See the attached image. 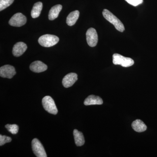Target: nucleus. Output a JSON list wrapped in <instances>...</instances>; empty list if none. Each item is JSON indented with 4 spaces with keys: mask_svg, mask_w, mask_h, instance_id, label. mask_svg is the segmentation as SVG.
<instances>
[{
    "mask_svg": "<svg viewBox=\"0 0 157 157\" xmlns=\"http://www.w3.org/2000/svg\"><path fill=\"white\" fill-rule=\"evenodd\" d=\"M133 129L137 132H142L146 131L147 126L145 124L140 120L137 119L134 121L132 123Z\"/></svg>",
    "mask_w": 157,
    "mask_h": 157,
    "instance_id": "ddd939ff",
    "label": "nucleus"
},
{
    "mask_svg": "<svg viewBox=\"0 0 157 157\" xmlns=\"http://www.w3.org/2000/svg\"><path fill=\"white\" fill-rule=\"evenodd\" d=\"M59 40V38L56 36L46 34L41 36L39 38L38 42L43 47H50L57 44Z\"/></svg>",
    "mask_w": 157,
    "mask_h": 157,
    "instance_id": "f03ea898",
    "label": "nucleus"
},
{
    "mask_svg": "<svg viewBox=\"0 0 157 157\" xmlns=\"http://www.w3.org/2000/svg\"><path fill=\"white\" fill-rule=\"evenodd\" d=\"M113 63L114 65H121L124 67H128L134 65V61L130 58L125 57L116 53L113 56Z\"/></svg>",
    "mask_w": 157,
    "mask_h": 157,
    "instance_id": "7ed1b4c3",
    "label": "nucleus"
},
{
    "mask_svg": "<svg viewBox=\"0 0 157 157\" xmlns=\"http://www.w3.org/2000/svg\"><path fill=\"white\" fill-rule=\"evenodd\" d=\"M42 104L44 109L49 113L54 115L58 113V111L55 103L50 96H47L44 97L42 99Z\"/></svg>",
    "mask_w": 157,
    "mask_h": 157,
    "instance_id": "20e7f679",
    "label": "nucleus"
},
{
    "mask_svg": "<svg viewBox=\"0 0 157 157\" xmlns=\"http://www.w3.org/2000/svg\"><path fill=\"white\" fill-rule=\"evenodd\" d=\"M127 2L134 6H137L142 4L143 0H125Z\"/></svg>",
    "mask_w": 157,
    "mask_h": 157,
    "instance_id": "412c9836",
    "label": "nucleus"
},
{
    "mask_svg": "<svg viewBox=\"0 0 157 157\" xmlns=\"http://www.w3.org/2000/svg\"><path fill=\"white\" fill-rule=\"evenodd\" d=\"M43 5L41 2H38L34 4L32 11H31V16L33 18L39 17L41 14Z\"/></svg>",
    "mask_w": 157,
    "mask_h": 157,
    "instance_id": "f3484780",
    "label": "nucleus"
},
{
    "mask_svg": "<svg viewBox=\"0 0 157 157\" xmlns=\"http://www.w3.org/2000/svg\"><path fill=\"white\" fill-rule=\"evenodd\" d=\"M103 15L105 19L114 26L117 30L121 32H123L124 31L125 28L123 24L109 10L104 9Z\"/></svg>",
    "mask_w": 157,
    "mask_h": 157,
    "instance_id": "f257e3e1",
    "label": "nucleus"
},
{
    "mask_svg": "<svg viewBox=\"0 0 157 157\" xmlns=\"http://www.w3.org/2000/svg\"><path fill=\"white\" fill-rule=\"evenodd\" d=\"M48 69V67L45 63L40 61L33 62L30 66L31 71L35 73H39L44 72Z\"/></svg>",
    "mask_w": 157,
    "mask_h": 157,
    "instance_id": "9b49d317",
    "label": "nucleus"
},
{
    "mask_svg": "<svg viewBox=\"0 0 157 157\" xmlns=\"http://www.w3.org/2000/svg\"><path fill=\"white\" fill-rule=\"evenodd\" d=\"M73 135L76 146H81L84 144V137L82 132L75 129L73 131Z\"/></svg>",
    "mask_w": 157,
    "mask_h": 157,
    "instance_id": "dca6fc26",
    "label": "nucleus"
},
{
    "mask_svg": "<svg viewBox=\"0 0 157 157\" xmlns=\"http://www.w3.org/2000/svg\"><path fill=\"white\" fill-rule=\"evenodd\" d=\"M26 17L21 13L14 14L9 21V24L12 26L21 27L26 23Z\"/></svg>",
    "mask_w": 157,
    "mask_h": 157,
    "instance_id": "39448f33",
    "label": "nucleus"
},
{
    "mask_svg": "<svg viewBox=\"0 0 157 157\" xmlns=\"http://www.w3.org/2000/svg\"><path fill=\"white\" fill-rule=\"evenodd\" d=\"M6 128L9 132H11L13 135H16L18 132L19 130V127L17 124H8L6 125Z\"/></svg>",
    "mask_w": 157,
    "mask_h": 157,
    "instance_id": "6ab92c4d",
    "label": "nucleus"
},
{
    "mask_svg": "<svg viewBox=\"0 0 157 157\" xmlns=\"http://www.w3.org/2000/svg\"><path fill=\"white\" fill-rule=\"evenodd\" d=\"M62 6L61 5H57L53 6L49 11L48 14V19L50 20H53L58 17L59 14L62 9Z\"/></svg>",
    "mask_w": 157,
    "mask_h": 157,
    "instance_id": "4468645a",
    "label": "nucleus"
},
{
    "mask_svg": "<svg viewBox=\"0 0 157 157\" xmlns=\"http://www.w3.org/2000/svg\"><path fill=\"white\" fill-rule=\"evenodd\" d=\"M79 16V12L77 10L72 11L68 15L67 18V23L71 26L75 24Z\"/></svg>",
    "mask_w": 157,
    "mask_h": 157,
    "instance_id": "2eb2a0df",
    "label": "nucleus"
},
{
    "mask_svg": "<svg viewBox=\"0 0 157 157\" xmlns=\"http://www.w3.org/2000/svg\"><path fill=\"white\" fill-rule=\"evenodd\" d=\"M14 0H0V11H2L11 6Z\"/></svg>",
    "mask_w": 157,
    "mask_h": 157,
    "instance_id": "a211bd4d",
    "label": "nucleus"
},
{
    "mask_svg": "<svg viewBox=\"0 0 157 157\" xmlns=\"http://www.w3.org/2000/svg\"><path fill=\"white\" fill-rule=\"evenodd\" d=\"M11 141V138L8 136L0 135V146H2L5 144L9 143Z\"/></svg>",
    "mask_w": 157,
    "mask_h": 157,
    "instance_id": "aec40b11",
    "label": "nucleus"
},
{
    "mask_svg": "<svg viewBox=\"0 0 157 157\" xmlns=\"http://www.w3.org/2000/svg\"><path fill=\"white\" fill-rule=\"evenodd\" d=\"M103 101L100 97L95 95L88 96L85 100L84 104L86 106L91 105H101L103 104Z\"/></svg>",
    "mask_w": 157,
    "mask_h": 157,
    "instance_id": "f8f14e48",
    "label": "nucleus"
},
{
    "mask_svg": "<svg viewBox=\"0 0 157 157\" xmlns=\"http://www.w3.org/2000/svg\"><path fill=\"white\" fill-rule=\"evenodd\" d=\"M27 49L26 44L23 42H18L13 46L12 53L14 56L19 57L22 55Z\"/></svg>",
    "mask_w": 157,
    "mask_h": 157,
    "instance_id": "9d476101",
    "label": "nucleus"
},
{
    "mask_svg": "<svg viewBox=\"0 0 157 157\" xmlns=\"http://www.w3.org/2000/svg\"><path fill=\"white\" fill-rule=\"evenodd\" d=\"M16 73L15 68L11 65H5L0 68V76L3 78H11Z\"/></svg>",
    "mask_w": 157,
    "mask_h": 157,
    "instance_id": "6e6552de",
    "label": "nucleus"
},
{
    "mask_svg": "<svg viewBox=\"0 0 157 157\" xmlns=\"http://www.w3.org/2000/svg\"><path fill=\"white\" fill-rule=\"evenodd\" d=\"M78 79V76L75 73H70L67 74L63 78L62 83L64 87L69 88L72 86Z\"/></svg>",
    "mask_w": 157,
    "mask_h": 157,
    "instance_id": "1a4fd4ad",
    "label": "nucleus"
},
{
    "mask_svg": "<svg viewBox=\"0 0 157 157\" xmlns=\"http://www.w3.org/2000/svg\"><path fill=\"white\" fill-rule=\"evenodd\" d=\"M86 37L88 44L90 46L94 47L97 45L98 40V35L94 29L91 28L87 30Z\"/></svg>",
    "mask_w": 157,
    "mask_h": 157,
    "instance_id": "0eeeda50",
    "label": "nucleus"
},
{
    "mask_svg": "<svg viewBox=\"0 0 157 157\" xmlns=\"http://www.w3.org/2000/svg\"><path fill=\"white\" fill-rule=\"evenodd\" d=\"M32 148L36 156L47 157L46 152L43 145L37 138H35L32 141Z\"/></svg>",
    "mask_w": 157,
    "mask_h": 157,
    "instance_id": "423d86ee",
    "label": "nucleus"
}]
</instances>
